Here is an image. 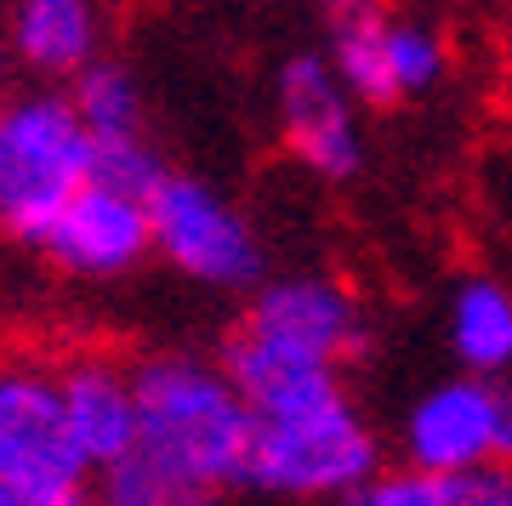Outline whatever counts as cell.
<instances>
[{
  "label": "cell",
  "instance_id": "7a4b0ae2",
  "mask_svg": "<svg viewBox=\"0 0 512 506\" xmlns=\"http://www.w3.org/2000/svg\"><path fill=\"white\" fill-rule=\"evenodd\" d=\"M97 182V143L74 97L29 86L0 97V239L46 251L57 217Z\"/></svg>",
  "mask_w": 512,
  "mask_h": 506
},
{
  "label": "cell",
  "instance_id": "9c48e42d",
  "mask_svg": "<svg viewBox=\"0 0 512 506\" xmlns=\"http://www.w3.org/2000/svg\"><path fill=\"white\" fill-rule=\"evenodd\" d=\"M274 120L279 143L308 177L319 182H353L365 171V126L359 103L330 69L325 52H291L274 74Z\"/></svg>",
  "mask_w": 512,
  "mask_h": 506
},
{
  "label": "cell",
  "instance_id": "6da1fadb",
  "mask_svg": "<svg viewBox=\"0 0 512 506\" xmlns=\"http://www.w3.org/2000/svg\"><path fill=\"white\" fill-rule=\"evenodd\" d=\"M137 376V450L160 461L171 478L217 501L222 489H245V455H251L256 416L239 398L222 359L160 347L131 359Z\"/></svg>",
  "mask_w": 512,
  "mask_h": 506
},
{
  "label": "cell",
  "instance_id": "9a60e30c",
  "mask_svg": "<svg viewBox=\"0 0 512 506\" xmlns=\"http://www.w3.org/2000/svg\"><path fill=\"white\" fill-rule=\"evenodd\" d=\"M92 506H217V501L200 495V489H188L183 478H171L160 461H148L137 450L120 467L92 478Z\"/></svg>",
  "mask_w": 512,
  "mask_h": 506
},
{
  "label": "cell",
  "instance_id": "ba28073f",
  "mask_svg": "<svg viewBox=\"0 0 512 506\" xmlns=\"http://www.w3.org/2000/svg\"><path fill=\"white\" fill-rule=\"evenodd\" d=\"M239 330L285 347L296 359L348 370L370 342V313L348 279H336L325 268H296V273H274L256 290L239 313Z\"/></svg>",
  "mask_w": 512,
  "mask_h": 506
},
{
  "label": "cell",
  "instance_id": "ac0fdd59",
  "mask_svg": "<svg viewBox=\"0 0 512 506\" xmlns=\"http://www.w3.org/2000/svg\"><path fill=\"white\" fill-rule=\"evenodd\" d=\"M6 506H92V489H80V495H6Z\"/></svg>",
  "mask_w": 512,
  "mask_h": 506
},
{
  "label": "cell",
  "instance_id": "4fadbf2b",
  "mask_svg": "<svg viewBox=\"0 0 512 506\" xmlns=\"http://www.w3.org/2000/svg\"><path fill=\"white\" fill-rule=\"evenodd\" d=\"M444 342L456 353L461 376L507 381L512 370V285L495 273H467L444 308Z\"/></svg>",
  "mask_w": 512,
  "mask_h": 506
},
{
  "label": "cell",
  "instance_id": "2e32d148",
  "mask_svg": "<svg viewBox=\"0 0 512 506\" xmlns=\"http://www.w3.org/2000/svg\"><path fill=\"white\" fill-rule=\"evenodd\" d=\"M450 501H456L450 478H433V472H416L404 461H393L376 478H365L353 495H342L336 506H450Z\"/></svg>",
  "mask_w": 512,
  "mask_h": 506
},
{
  "label": "cell",
  "instance_id": "277c9868",
  "mask_svg": "<svg viewBox=\"0 0 512 506\" xmlns=\"http://www.w3.org/2000/svg\"><path fill=\"white\" fill-rule=\"evenodd\" d=\"M148 222H154V256L205 290L256 296L274 279L256 222L222 194L217 182L194 177V171H171L148 194Z\"/></svg>",
  "mask_w": 512,
  "mask_h": 506
},
{
  "label": "cell",
  "instance_id": "7c38bea8",
  "mask_svg": "<svg viewBox=\"0 0 512 506\" xmlns=\"http://www.w3.org/2000/svg\"><path fill=\"white\" fill-rule=\"evenodd\" d=\"M6 40L35 86L69 91L80 74L109 57V12L92 0H18L6 12Z\"/></svg>",
  "mask_w": 512,
  "mask_h": 506
},
{
  "label": "cell",
  "instance_id": "8992f818",
  "mask_svg": "<svg viewBox=\"0 0 512 506\" xmlns=\"http://www.w3.org/2000/svg\"><path fill=\"white\" fill-rule=\"evenodd\" d=\"M325 57L359 109H399L410 97L439 91L450 74V40L439 23L382 6H336Z\"/></svg>",
  "mask_w": 512,
  "mask_h": 506
},
{
  "label": "cell",
  "instance_id": "5b68a950",
  "mask_svg": "<svg viewBox=\"0 0 512 506\" xmlns=\"http://www.w3.org/2000/svg\"><path fill=\"white\" fill-rule=\"evenodd\" d=\"M399 461L433 478L512 472V381L444 376L410 398L399 421Z\"/></svg>",
  "mask_w": 512,
  "mask_h": 506
},
{
  "label": "cell",
  "instance_id": "52a82bcc",
  "mask_svg": "<svg viewBox=\"0 0 512 506\" xmlns=\"http://www.w3.org/2000/svg\"><path fill=\"white\" fill-rule=\"evenodd\" d=\"M0 484L6 495H80L92 467L80 461L57 393V359L6 353L0 359Z\"/></svg>",
  "mask_w": 512,
  "mask_h": 506
},
{
  "label": "cell",
  "instance_id": "3957f363",
  "mask_svg": "<svg viewBox=\"0 0 512 506\" xmlns=\"http://www.w3.org/2000/svg\"><path fill=\"white\" fill-rule=\"evenodd\" d=\"M382 461V438L359 410V398L342 393L285 410V416H262L251 433L245 455V489L268 495V501H342L353 489L376 478Z\"/></svg>",
  "mask_w": 512,
  "mask_h": 506
},
{
  "label": "cell",
  "instance_id": "30bf717a",
  "mask_svg": "<svg viewBox=\"0 0 512 506\" xmlns=\"http://www.w3.org/2000/svg\"><path fill=\"white\" fill-rule=\"evenodd\" d=\"M46 262L63 268L69 279H126L154 256V222H148V199H131L120 188L92 182L86 194L74 199L69 211L57 217L52 239H46Z\"/></svg>",
  "mask_w": 512,
  "mask_h": 506
},
{
  "label": "cell",
  "instance_id": "5bb4252c",
  "mask_svg": "<svg viewBox=\"0 0 512 506\" xmlns=\"http://www.w3.org/2000/svg\"><path fill=\"white\" fill-rule=\"evenodd\" d=\"M74 114L86 120L97 148H126V143H148V97L143 80L126 57H103L69 86Z\"/></svg>",
  "mask_w": 512,
  "mask_h": 506
},
{
  "label": "cell",
  "instance_id": "e0dca14e",
  "mask_svg": "<svg viewBox=\"0 0 512 506\" xmlns=\"http://www.w3.org/2000/svg\"><path fill=\"white\" fill-rule=\"evenodd\" d=\"M450 506H512V472H478V478H461Z\"/></svg>",
  "mask_w": 512,
  "mask_h": 506
},
{
  "label": "cell",
  "instance_id": "8fae6325",
  "mask_svg": "<svg viewBox=\"0 0 512 506\" xmlns=\"http://www.w3.org/2000/svg\"><path fill=\"white\" fill-rule=\"evenodd\" d=\"M57 393H63L74 450L92 467V478L120 467L126 455H137L143 421H137V376H131L126 359H114L103 347L63 353L57 359Z\"/></svg>",
  "mask_w": 512,
  "mask_h": 506
},
{
  "label": "cell",
  "instance_id": "d6986e66",
  "mask_svg": "<svg viewBox=\"0 0 512 506\" xmlns=\"http://www.w3.org/2000/svg\"><path fill=\"white\" fill-rule=\"evenodd\" d=\"M6 69H12V40H6V18H0V80H6Z\"/></svg>",
  "mask_w": 512,
  "mask_h": 506
},
{
  "label": "cell",
  "instance_id": "ffe728a7",
  "mask_svg": "<svg viewBox=\"0 0 512 506\" xmlns=\"http://www.w3.org/2000/svg\"><path fill=\"white\" fill-rule=\"evenodd\" d=\"M0 506H6V484H0Z\"/></svg>",
  "mask_w": 512,
  "mask_h": 506
}]
</instances>
